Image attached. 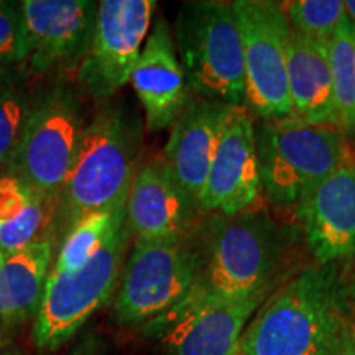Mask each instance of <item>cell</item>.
Masks as SVG:
<instances>
[{
    "instance_id": "cell-1",
    "label": "cell",
    "mask_w": 355,
    "mask_h": 355,
    "mask_svg": "<svg viewBox=\"0 0 355 355\" xmlns=\"http://www.w3.org/2000/svg\"><path fill=\"white\" fill-rule=\"evenodd\" d=\"M339 265L306 266L278 286L247 324L242 355H326L347 322Z\"/></svg>"
},
{
    "instance_id": "cell-2",
    "label": "cell",
    "mask_w": 355,
    "mask_h": 355,
    "mask_svg": "<svg viewBox=\"0 0 355 355\" xmlns=\"http://www.w3.org/2000/svg\"><path fill=\"white\" fill-rule=\"evenodd\" d=\"M199 234L202 265L183 301L224 304L277 288L285 242L266 212L216 214L199 227Z\"/></svg>"
},
{
    "instance_id": "cell-3",
    "label": "cell",
    "mask_w": 355,
    "mask_h": 355,
    "mask_svg": "<svg viewBox=\"0 0 355 355\" xmlns=\"http://www.w3.org/2000/svg\"><path fill=\"white\" fill-rule=\"evenodd\" d=\"M139 140V125L125 107L114 101L102 102L86 123L76 162L58 196L56 241L63 242L84 217L125 206L137 173Z\"/></svg>"
},
{
    "instance_id": "cell-4",
    "label": "cell",
    "mask_w": 355,
    "mask_h": 355,
    "mask_svg": "<svg viewBox=\"0 0 355 355\" xmlns=\"http://www.w3.org/2000/svg\"><path fill=\"white\" fill-rule=\"evenodd\" d=\"M261 191L279 209L303 199L336 170L355 163L349 137L334 125L283 117L255 125Z\"/></svg>"
},
{
    "instance_id": "cell-5",
    "label": "cell",
    "mask_w": 355,
    "mask_h": 355,
    "mask_svg": "<svg viewBox=\"0 0 355 355\" xmlns=\"http://www.w3.org/2000/svg\"><path fill=\"white\" fill-rule=\"evenodd\" d=\"M125 206L115 217L104 245L86 265L76 272L51 270L48 275L32 331L33 344L40 352H56L112 300L133 241Z\"/></svg>"
},
{
    "instance_id": "cell-6",
    "label": "cell",
    "mask_w": 355,
    "mask_h": 355,
    "mask_svg": "<svg viewBox=\"0 0 355 355\" xmlns=\"http://www.w3.org/2000/svg\"><path fill=\"white\" fill-rule=\"evenodd\" d=\"M173 38L191 94L245 107V63L232 2L184 3Z\"/></svg>"
},
{
    "instance_id": "cell-7",
    "label": "cell",
    "mask_w": 355,
    "mask_h": 355,
    "mask_svg": "<svg viewBox=\"0 0 355 355\" xmlns=\"http://www.w3.org/2000/svg\"><path fill=\"white\" fill-rule=\"evenodd\" d=\"M86 123L76 89L66 83L44 87L35 96L6 175L17 178L38 196L58 201L76 162Z\"/></svg>"
},
{
    "instance_id": "cell-8",
    "label": "cell",
    "mask_w": 355,
    "mask_h": 355,
    "mask_svg": "<svg viewBox=\"0 0 355 355\" xmlns=\"http://www.w3.org/2000/svg\"><path fill=\"white\" fill-rule=\"evenodd\" d=\"M191 234L180 241H133L114 301L121 326H146L188 295L202 265L201 234Z\"/></svg>"
},
{
    "instance_id": "cell-9",
    "label": "cell",
    "mask_w": 355,
    "mask_h": 355,
    "mask_svg": "<svg viewBox=\"0 0 355 355\" xmlns=\"http://www.w3.org/2000/svg\"><path fill=\"white\" fill-rule=\"evenodd\" d=\"M232 6L245 63V107L261 121L291 117L286 63L293 28L282 3L237 0Z\"/></svg>"
},
{
    "instance_id": "cell-10",
    "label": "cell",
    "mask_w": 355,
    "mask_h": 355,
    "mask_svg": "<svg viewBox=\"0 0 355 355\" xmlns=\"http://www.w3.org/2000/svg\"><path fill=\"white\" fill-rule=\"evenodd\" d=\"M155 7L153 0L99 2L91 48L78 68V81L89 96L109 101L130 83Z\"/></svg>"
},
{
    "instance_id": "cell-11",
    "label": "cell",
    "mask_w": 355,
    "mask_h": 355,
    "mask_svg": "<svg viewBox=\"0 0 355 355\" xmlns=\"http://www.w3.org/2000/svg\"><path fill=\"white\" fill-rule=\"evenodd\" d=\"M273 290L224 304L181 300L175 308L146 324L145 336L158 340L170 355H235L248 321Z\"/></svg>"
},
{
    "instance_id": "cell-12",
    "label": "cell",
    "mask_w": 355,
    "mask_h": 355,
    "mask_svg": "<svg viewBox=\"0 0 355 355\" xmlns=\"http://www.w3.org/2000/svg\"><path fill=\"white\" fill-rule=\"evenodd\" d=\"M97 7L92 0H21L30 73L79 68L94 37Z\"/></svg>"
},
{
    "instance_id": "cell-13",
    "label": "cell",
    "mask_w": 355,
    "mask_h": 355,
    "mask_svg": "<svg viewBox=\"0 0 355 355\" xmlns=\"http://www.w3.org/2000/svg\"><path fill=\"white\" fill-rule=\"evenodd\" d=\"M261 193L254 114L235 107L225 123L199 196V212L237 216L252 209Z\"/></svg>"
},
{
    "instance_id": "cell-14",
    "label": "cell",
    "mask_w": 355,
    "mask_h": 355,
    "mask_svg": "<svg viewBox=\"0 0 355 355\" xmlns=\"http://www.w3.org/2000/svg\"><path fill=\"white\" fill-rule=\"evenodd\" d=\"M125 207L133 241L144 242L188 237L199 212L162 157L137 168Z\"/></svg>"
},
{
    "instance_id": "cell-15",
    "label": "cell",
    "mask_w": 355,
    "mask_h": 355,
    "mask_svg": "<svg viewBox=\"0 0 355 355\" xmlns=\"http://www.w3.org/2000/svg\"><path fill=\"white\" fill-rule=\"evenodd\" d=\"M296 211L316 265L355 259V163L321 181Z\"/></svg>"
},
{
    "instance_id": "cell-16",
    "label": "cell",
    "mask_w": 355,
    "mask_h": 355,
    "mask_svg": "<svg viewBox=\"0 0 355 355\" xmlns=\"http://www.w3.org/2000/svg\"><path fill=\"white\" fill-rule=\"evenodd\" d=\"M130 83L145 110L146 128L162 132L173 127L191 102L183 66L168 21L159 17L148 33Z\"/></svg>"
},
{
    "instance_id": "cell-17",
    "label": "cell",
    "mask_w": 355,
    "mask_h": 355,
    "mask_svg": "<svg viewBox=\"0 0 355 355\" xmlns=\"http://www.w3.org/2000/svg\"><path fill=\"white\" fill-rule=\"evenodd\" d=\"M235 107L241 105L206 99L191 101L171 127L162 158L180 188L196 206L222 132Z\"/></svg>"
},
{
    "instance_id": "cell-18",
    "label": "cell",
    "mask_w": 355,
    "mask_h": 355,
    "mask_svg": "<svg viewBox=\"0 0 355 355\" xmlns=\"http://www.w3.org/2000/svg\"><path fill=\"white\" fill-rule=\"evenodd\" d=\"M331 42L291 30L288 42V89L293 115L304 122L334 125Z\"/></svg>"
},
{
    "instance_id": "cell-19",
    "label": "cell",
    "mask_w": 355,
    "mask_h": 355,
    "mask_svg": "<svg viewBox=\"0 0 355 355\" xmlns=\"http://www.w3.org/2000/svg\"><path fill=\"white\" fill-rule=\"evenodd\" d=\"M51 268V241L35 243L19 254L0 257V340L37 318Z\"/></svg>"
},
{
    "instance_id": "cell-20",
    "label": "cell",
    "mask_w": 355,
    "mask_h": 355,
    "mask_svg": "<svg viewBox=\"0 0 355 355\" xmlns=\"http://www.w3.org/2000/svg\"><path fill=\"white\" fill-rule=\"evenodd\" d=\"M334 127L345 135L355 133V25L347 15L331 43Z\"/></svg>"
},
{
    "instance_id": "cell-21",
    "label": "cell",
    "mask_w": 355,
    "mask_h": 355,
    "mask_svg": "<svg viewBox=\"0 0 355 355\" xmlns=\"http://www.w3.org/2000/svg\"><path fill=\"white\" fill-rule=\"evenodd\" d=\"M10 69H0V171L6 175L17 152L35 102V96Z\"/></svg>"
},
{
    "instance_id": "cell-22",
    "label": "cell",
    "mask_w": 355,
    "mask_h": 355,
    "mask_svg": "<svg viewBox=\"0 0 355 355\" xmlns=\"http://www.w3.org/2000/svg\"><path fill=\"white\" fill-rule=\"evenodd\" d=\"M122 207L109 212H96V214H91L79 220L64 235L55 263H53V272H76V270L86 265L104 245L105 239H107L110 229L114 225L115 217H117Z\"/></svg>"
},
{
    "instance_id": "cell-23",
    "label": "cell",
    "mask_w": 355,
    "mask_h": 355,
    "mask_svg": "<svg viewBox=\"0 0 355 355\" xmlns=\"http://www.w3.org/2000/svg\"><path fill=\"white\" fill-rule=\"evenodd\" d=\"M55 199L33 193L28 206L8 224L0 225V254L3 257L19 254L42 241L53 242V227L56 217ZM55 245V243H53Z\"/></svg>"
},
{
    "instance_id": "cell-24",
    "label": "cell",
    "mask_w": 355,
    "mask_h": 355,
    "mask_svg": "<svg viewBox=\"0 0 355 355\" xmlns=\"http://www.w3.org/2000/svg\"><path fill=\"white\" fill-rule=\"evenodd\" d=\"M282 7L295 32L324 42H331L345 17L343 0H291Z\"/></svg>"
},
{
    "instance_id": "cell-25",
    "label": "cell",
    "mask_w": 355,
    "mask_h": 355,
    "mask_svg": "<svg viewBox=\"0 0 355 355\" xmlns=\"http://www.w3.org/2000/svg\"><path fill=\"white\" fill-rule=\"evenodd\" d=\"M28 46L20 2L0 0V69L25 64Z\"/></svg>"
},
{
    "instance_id": "cell-26",
    "label": "cell",
    "mask_w": 355,
    "mask_h": 355,
    "mask_svg": "<svg viewBox=\"0 0 355 355\" xmlns=\"http://www.w3.org/2000/svg\"><path fill=\"white\" fill-rule=\"evenodd\" d=\"M33 193L17 178L0 175V225L8 224L28 206Z\"/></svg>"
},
{
    "instance_id": "cell-27",
    "label": "cell",
    "mask_w": 355,
    "mask_h": 355,
    "mask_svg": "<svg viewBox=\"0 0 355 355\" xmlns=\"http://www.w3.org/2000/svg\"><path fill=\"white\" fill-rule=\"evenodd\" d=\"M107 340L99 331L89 329L83 332L69 355H107Z\"/></svg>"
},
{
    "instance_id": "cell-28",
    "label": "cell",
    "mask_w": 355,
    "mask_h": 355,
    "mask_svg": "<svg viewBox=\"0 0 355 355\" xmlns=\"http://www.w3.org/2000/svg\"><path fill=\"white\" fill-rule=\"evenodd\" d=\"M326 355H355V322L347 319Z\"/></svg>"
},
{
    "instance_id": "cell-29",
    "label": "cell",
    "mask_w": 355,
    "mask_h": 355,
    "mask_svg": "<svg viewBox=\"0 0 355 355\" xmlns=\"http://www.w3.org/2000/svg\"><path fill=\"white\" fill-rule=\"evenodd\" d=\"M0 355H21L20 349L7 340H0Z\"/></svg>"
},
{
    "instance_id": "cell-30",
    "label": "cell",
    "mask_w": 355,
    "mask_h": 355,
    "mask_svg": "<svg viewBox=\"0 0 355 355\" xmlns=\"http://www.w3.org/2000/svg\"><path fill=\"white\" fill-rule=\"evenodd\" d=\"M345 285H347V295L349 298L355 303V266H354V273L350 279H345Z\"/></svg>"
},
{
    "instance_id": "cell-31",
    "label": "cell",
    "mask_w": 355,
    "mask_h": 355,
    "mask_svg": "<svg viewBox=\"0 0 355 355\" xmlns=\"http://www.w3.org/2000/svg\"><path fill=\"white\" fill-rule=\"evenodd\" d=\"M345 15H347L355 25V0H347V2H345Z\"/></svg>"
},
{
    "instance_id": "cell-32",
    "label": "cell",
    "mask_w": 355,
    "mask_h": 355,
    "mask_svg": "<svg viewBox=\"0 0 355 355\" xmlns=\"http://www.w3.org/2000/svg\"><path fill=\"white\" fill-rule=\"evenodd\" d=\"M235 355H242V350L239 349V350H237V354H235Z\"/></svg>"
},
{
    "instance_id": "cell-33",
    "label": "cell",
    "mask_w": 355,
    "mask_h": 355,
    "mask_svg": "<svg viewBox=\"0 0 355 355\" xmlns=\"http://www.w3.org/2000/svg\"><path fill=\"white\" fill-rule=\"evenodd\" d=\"M0 257H3V255H2V254H0Z\"/></svg>"
}]
</instances>
